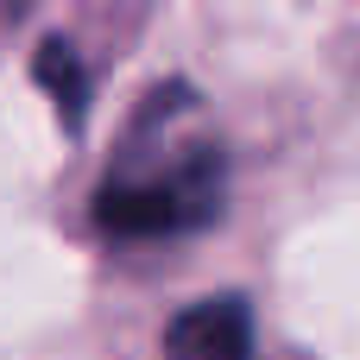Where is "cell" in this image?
<instances>
[{
  "label": "cell",
  "mask_w": 360,
  "mask_h": 360,
  "mask_svg": "<svg viewBox=\"0 0 360 360\" xmlns=\"http://www.w3.org/2000/svg\"><path fill=\"white\" fill-rule=\"evenodd\" d=\"M221 215V152L190 146L171 165H120L95 190V228L114 240H171Z\"/></svg>",
  "instance_id": "cell-1"
},
{
  "label": "cell",
  "mask_w": 360,
  "mask_h": 360,
  "mask_svg": "<svg viewBox=\"0 0 360 360\" xmlns=\"http://www.w3.org/2000/svg\"><path fill=\"white\" fill-rule=\"evenodd\" d=\"M165 360H253V316L240 297H202L171 316Z\"/></svg>",
  "instance_id": "cell-2"
},
{
  "label": "cell",
  "mask_w": 360,
  "mask_h": 360,
  "mask_svg": "<svg viewBox=\"0 0 360 360\" xmlns=\"http://www.w3.org/2000/svg\"><path fill=\"white\" fill-rule=\"evenodd\" d=\"M38 82L57 95V114H63L70 127H82V108H89V82H82L76 44H63V38H44V44H38Z\"/></svg>",
  "instance_id": "cell-3"
}]
</instances>
